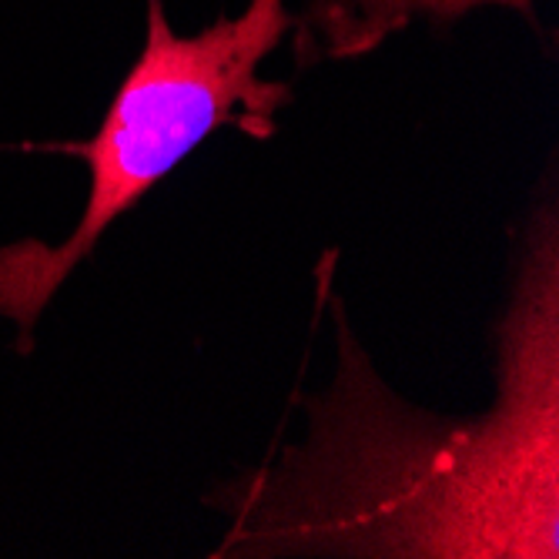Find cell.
Masks as SVG:
<instances>
[{
  "label": "cell",
  "instance_id": "obj_2",
  "mask_svg": "<svg viewBox=\"0 0 559 559\" xmlns=\"http://www.w3.org/2000/svg\"><path fill=\"white\" fill-rule=\"evenodd\" d=\"M285 0H248L194 37L175 34L165 0H147V37L108 115L91 141L64 144L87 165L81 222L58 245L21 238L0 245V319L17 325V348H34V329L68 275L124 212L168 178L209 134L231 124L272 138L275 115L295 100L292 84L259 78L262 61L292 31Z\"/></svg>",
  "mask_w": 559,
  "mask_h": 559
},
{
  "label": "cell",
  "instance_id": "obj_1",
  "mask_svg": "<svg viewBox=\"0 0 559 559\" xmlns=\"http://www.w3.org/2000/svg\"><path fill=\"white\" fill-rule=\"evenodd\" d=\"M335 376L301 395L305 439L225 483L215 556L556 559L559 556V225L536 209L496 329V402L439 416L395 395L325 288Z\"/></svg>",
  "mask_w": 559,
  "mask_h": 559
},
{
  "label": "cell",
  "instance_id": "obj_3",
  "mask_svg": "<svg viewBox=\"0 0 559 559\" xmlns=\"http://www.w3.org/2000/svg\"><path fill=\"white\" fill-rule=\"evenodd\" d=\"M486 4L510 8L536 27L533 0H309L292 21L295 64L309 71L329 61L366 58L419 17L452 24Z\"/></svg>",
  "mask_w": 559,
  "mask_h": 559
}]
</instances>
